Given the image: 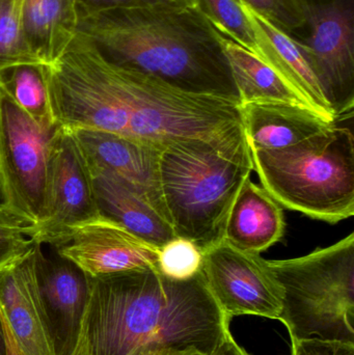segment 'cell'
<instances>
[{"mask_svg":"<svg viewBox=\"0 0 354 355\" xmlns=\"http://www.w3.org/2000/svg\"><path fill=\"white\" fill-rule=\"evenodd\" d=\"M251 150H278L301 143L330 127L316 112L283 103L239 105Z\"/></svg>","mask_w":354,"mask_h":355,"instance_id":"18","label":"cell"},{"mask_svg":"<svg viewBox=\"0 0 354 355\" xmlns=\"http://www.w3.org/2000/svg\"><path fill=\"white\" fill-rule=\"evenodd\" d=\"M251 154L262 187L281 206L332 225L353 216L351 129L330 125L290 147Z\"/></svg>","mask_w":354,"mask_h":355,"instance_id":"4","label":"cell"},{"mask_svg":"<svg viewBox=\"0 0 354 355\" xmlns=\"http://www.w3.org/2000/svg\"><path fill=\"white\" fill-rule=\"evenodd\" d=\"M195 6L222 35L257 55L255 31L237 0H195Z\"/></svg>","mask_w":354,"mask_h":355,"instance_id":"23","label":"cell"},{"mask_svg":"<svg viewBox=\"0 0 354 355\" xmlns=\"http://www.w3.org/2000/svg\"><path fill=\"white\" fill-rule=\"evenodd\" d=\"M253 171L243 124L161 147L160 190L176 236L202 252L222 241L233 202Z\"/></svg>","mask_w":354,"mask_h":355,"instance_id":"3","label":"cell"},{"mask_svg":"<svg viewBox=\"0 0 354 355\" xmlns=\"http://www.w3.org/2000/svg\"><path fill=\"white\" fill-rule=\"evenodd\" d=\"M202 275L222 313L278 320L284 289L267 260L243 252L222 239L203 252Z\"/></svg>","mask_w":354,"mask_h":355,"instance_id":"10","label":"cell"},{"mask_svg":"<svg viewBox=\"0 0 354 355\" xmlns=\"http://www.w3.org/2000/svg\"><path fill=\"white\" fill-rule=\"evenodd\" d=\"M42 71L56 127L127 137L126 110L107 60L93 42L77 33L66 51Z\"/></svg>","mask_w":354,"mask_h":355,"instance_id":"6","label":"cell"},{"mask_svg":"<svg viewBox=\"0 0 354 355\" xmlns=\"http://www.w3.org/2000/svg\"><path fill=\"white\" fill-rule=\"evenodd\" d=\"M2 316V314H1ZM2 321H3L4 329H6V340H8V355H24L19 348L18 344H17L16 340H15L14 336H12V331H10V327H8V323L4 320L3 316H2Z\"/></svg>","mask_w":354,"mask_h":355,"instance_id":"30","label":"cell"},{"mask_svg":"<svg viewBox=\"0 0 354 355\" xmlns=\"http://www.w3.org/2000/svg\"><path fill=\"white\" fill-rule=\"evenodd\" d=\"M222 44L238 89L240 105L283 103L313 110L301 94L259 56L224 35Z\"/></svg>","mask_w":354,"mask_h":355,"instance_id":"19","label":"cell"},{"mask_svg":"<svg viewBox=\"0 0 354 355\" xmlns=\"http://www.w3.org/2000/svg\"><path fill=\"white\" fill-rule=\"evenodd\" d=\"M0 89L37 126L48 131L56 128L42 66L16 67L1 73Z\"/></svg>","mask_w":354,"mask_h":355,"instance_id":"21","label":"cell"},{"mask_svg":"<svg viewBox=\"0 0 354 355\" xmlns=\"http://www.w3.org/2000/svg\"><path fill=\"white\" fill-rule=\"evenodd\" d=\"M55 248L91 277L157 268L158 248L103 214L77 227L68 242Z\"/></svg>","mask_w":354,"mask_h":355,"instance_id":"12","label":"cell"},{"mask_svg":"<svg viewBox=\"0 0 354 355\" xmlns=\"http://www.w3.org/2000/svg\"><path fill=\"white\" fill-rule=\"evenodd\" d=\"M291 355H354V343L320 339L293 340Z\"/></svg>","mask_w":354,"mask_h":355,"instance_id":"27","label":"cell"},{"mask_svg":"<svg viewBox=\"0 0 354 355\" xmlns=\"http://www.w3.org/2000/svg\"><path fill=\"white\" fill-rule=\"evenodd\" d=\"M305 28L291 37L321 83L337 120L353 114L354 0H303Z\"/></svg>","mask_w":354,"mask_h":355,"instance_id":"9","label":"cell"},{"mask_svg":"<svg viewBox=\"0 0 354 355\" xmlns=\"http://www.w3.org/2000/svg\"><path fill=\"white\" fill-rule=\"evenodd\" d=\"M286 223L281 205L247 179L237 194L227 219L224 239L251 254H261L284 237Z\"/></svg>","mask_w":354,"mask_h":355,"instance_id":"16","label":"cell"},{"mask_svg":"<svg viewBox=\"0 0 354 355\" xmlns=\"http://www.w3.org/2000/svg\"><path fill=\"white\" fill-rule=\"evenodd\" d=\"M242 8L255 31L257 56L294 87L320 118L335 124L337 119L334 110L326 99L319 79L299 46L288 35L247 6Z\"/></svg>","mask_w":354,"mask_h":355,"instance_id":"15","label":"cell"},{"mask_svg":"<svg viewBox=\"0 0 354 355\" xmlns=\"http://www.w3.org/2000/svg\"><path fill=\"white\" fill-rule=\"evenodd\" d=\"M37 279L54 354L72 355L80 341L91 298V277L60 254L48 258L39 245Z\"/></svg>","mask_w":354,"mask_h":355,"instance_id":"11","label":"cell"},{"mask_svg":"<svg viewBox=\"0 0 354 355\" xmlns=\"http://www.w3.org/2000/svg\"><path fill=\"white\" fill-rule=\"evenodd\" d=\"M22 219L0 206V268L30 250L35 242L26 236Z\"/></svg>","mask_w":354,"mask_h":355,"instance_id":"26","label":"cell"},{"mask_svg":"<svg viewBox=\"0 0 354 355\" xmlns=\"http://www.w3.org/2000/svg\"><path fill=\"white\" fill-rule=\"evenodd\" d=\"M77 10L78 33L114 64L240 105L222 33L197 6L104 8L78 0Z\"/></svg>","mask_w":354,"mask_h":355,"instance_id":"2","label":"cell"},{"mask_svg":"<svg viewBox=\"0 0 354 355\" xmlns=\"http://www.w3.org/2000/svg\"><path fill=\"white\" fill-rule=\"evenodd\" d=\"M213 355H251L247 350L243 349L240 345H238L235 341L233 336L231 335L222 345L218 347V349L214 352Z\"/></svg>","mask_w":354,"mask_h":355,"instance_id":"29","label":"cell"},{"mask_svg":"<svg viewBox=\"0 0 354 355\" xmlns=\"http://www.w3.org/2000/svg\"><path fill=\"white\" fill-rule=\"evenodd\" d=\"M8 340H6V329H4L1 312H0V355H8Z\"/></svg>","mask_w":354,"mask_h":355,"instance_id":"31","label":"cell"},{"mask_svg":"<svg viewBox=\"0 0 354 355\" xmlns=\"http://www.w3.org/2000/svg\"><path fill=\"white\" fill-rule=\"evenodd\" d=\"M25 0H0V74L20 66H43L27 39Z\"/></svg>","mask_w":354,"mask_h":355,"instance_id":"22","label":"cell"},{"mask_svg":"<svg viewBox=\"0 0 354 355\" xmlns=\"http://www.w3.org/2000/svg\"><path fill=\"white\" fill-rule=\"evenodd\" d=\"M101 215L91 168L74 132L56 127L50 139L45 214L27 225V237L57 248Z\"/></svg>","mask_w":354,"mask_h":355,"instance_id":"8","label":"cell"},{"mask_svg":"<svg viewBox=\"0 0 354 355\" xmlns=\"http://www.w3.org/2000/svg\"><path fill=\"white\" fill-rule=\"evenodd\" d=\"M241 6L292 37L306 26L303 0H237Z\"/></svg>","mask_w":354,"mask_h":355,"instance_id":"25","label":"cell"},{"mask_svg":"<svg viewBox=\"0 0 354 355\" xmlns=\"http://www.w3.org/2000/svg\"><path fill=\"white\" fill-rule=\"evenodd\" d=\"M91 279L80 339L91 355H213L232 335L202 272L174 281L151 267Z\"/></svg>","mask_w":354,"mask_h":355,"instance_id":"1","label":"cell"},{"mask_svg":"<svg viewBox=\"0 0 354 355\" xmlns=\"http://www.w3.org/2000/svg\"><path fill=\"white\" fill-rule=\"evenodd\" d=\"M72 355H91L89 354V350H87V346L83 343L82 340L80 339L79 341L78 346H77L76 349H75L74 354Z\"/></svg>","mask_w":354,"mask_h":355,"instance_id":"32","label":"cell"},{"mask_svg":"<svg viewBox=\"0 0 354 355\" xmlns=\"http://www.w3.org/2000/svg\"><path fill=\"white\" fill-rule=\"evenodd\" d=\"M78 0H25L27 39L43 66L60 58L78 33Z\"/></svg>","mask_w":354,"mask_h":355,"instance_id":"20","label":"cell"},{"mask_svg":"<svg viewBox=\"0 0 354 355\" xmlns=\"http://www.w3.org/2000/svg\"><path fill=\"white\" fill-rule=\"evenodd\" d=\"M91 171L102 214L157 248L177 237L170 221L132 186L108 171Z\"/></svg>","mask_w":354,"mask_h":355,"instance_id":"17","label":"cell"},{"mask_svg":"<svg viewBox=\"0 0 354 355\" xmlns=\"http://www.w3.org/2000/svg\"><path fill=\"white\" fill-rule=\"evenodd\" d=\"M73 132L91 168L116 175L145 196L168 219L159 183L161 148L116 133L89 130Z\"/></svg>","mask_w":354,"mask_h":355,"instance_id":"14","label":"cell"},{"mask_svg":"<svg viewBox=\"0 0 354 355\" xmlns=\"http://www.w3.org/2000/svg\"><path fill=\"white\" fill-rule=\"evenodd\" d=\"M203 265L201 248L186 238L174 239L158 248L157 269L174 281H187L199 275Z\"/></svg>","mask_w":354,"mask_h":355,"instance_id":"24","label":"cell"},{"mask_svg":"<svg viewBox=\"0 0 354 355\" xmlns=\"http://www.w3.org/2000/svg\"><path fill=\"white\" fill-rule=\"evenodd\" d=\"M97 8H145L156 6H195V0H79Z\"/></svg>","mask_w":354,"mask_h":355,"instance_id":"28","label":"cell"},{"mask_svg":"<svg viewBox=\"0 0 354 355\" xmlns=\"http://www.w3.org/2000/svg\"><path fill=\"white\" fill-rule=\"evenodd\" d=\"M39 243L0 268V312L24 355H55L37 279Z\"/></svg>","mask_w":354,"mask_h":355,"instance_id":"13","label":"cell"},{"mask_svg":"<svg viewBox=\"0 0 354 355\" xmlns=\"http://www.w3.org/2000/svg\"><path fill=\"white\" fill-rule=\"evenodd\" d=\"M268 263L284 289L278 320L291 341L354 343V233L306 256Z\"/></svg>","mask_w":354,"mask_h":355,"instance_id":"5","label":"cell"},{"mask_svg":"<svg viewBox=\"0 0 354 355\" xmlns=\"http://www.w3.org/2000/svg\"><path fill=\"white\" fill-rule=\"evenodd\" d=\"M54 130L37 126L0 89V206L27 225L39 223L45 214Z\"/></svg>","mask_w":354,"mask_h":355,"instance_id":"7","label":"cell"}]
</instances>
